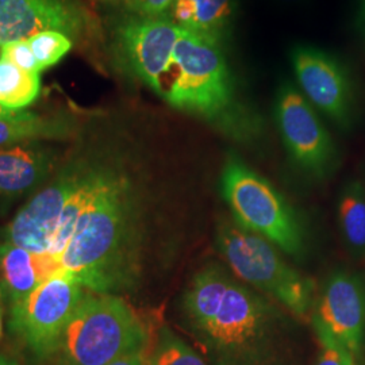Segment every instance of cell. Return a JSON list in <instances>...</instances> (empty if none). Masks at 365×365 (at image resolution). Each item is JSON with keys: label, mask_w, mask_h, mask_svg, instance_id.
<instances>
[{"label": "cell", "mask_w": 365, "mask_h": 365, "mask_svg": "<svg viewBox=\"0 0 365 365\" xmlns=\"http://www.w3.org/2000/svg\"><path fill=\"white\" fill-rule=\"evenodd\" d=\"M149 365H209L187 342L176 336L170 327H163L157 333Z\"/></svg>", "instance_id": "ffe728a7"}, {"label": "cell", "mask_w": 365, "mask_h": 365, "mask_svg": "<svg viewBox=\"0 0 365 365\" xmlns=\"http://www.w3.org/2000/svg\"><path fill=\"white\" fill-rule=\"evenodd\" d=\"M363 3H364V13H365V0H363Z\"/></svg>", "instance_id": "4dcf8cb0"}, {"label": "cell", "mask_w": 365, "mask_h": 365, "mask_svg": "<svg viewBox=\"0 0 365 365\" xmlns=\"http://www.w3.org/2000/svg\"><path fill=\"white\" fill-rule=\"evenodd\" d=\"M149 331L119 295L87 291L66 324L52 365H107L148 349Z\"/></svg>", "instance_id": "277c9868"}, {"label": "cell", "mask_w": 365, "mask_h": 365, "mask_svg": "<svg viewBox=\"0 0 365 365\" xmlns=\"http://www.w3.org/2000/svg\"><path fill=\"white\" fill-rule=\"evenodd\" d=\"M221 192L240 226L289 256L303 255L306 238L295 210L271 182L235 155H229L222 168Z\"/></svg>", "instance_id": "8992f818"}, {"label": "cell", "mask_w": 365, "mask_h": 365, "mask_svg": "<svg viewBox=\"0 0 365 365\" xmlns=\"http://www.w3.org/2000/svg\"><path fill=\"white\" fill-rule=\"evenodd\" d=\"M41 91L39 73L24 71L0 60V105L10 110H25Z\"/></svg>", "instance_id": "d6986e66"}, {"label": "cell", "mask_w": 365, "mask_h": 365, "mask_svg": "<svg viewBox=\"0 0 365 365\" xmlns=\"http://www.w3.org/2000/svg\"><path fill=\"white\" fill-rule=\"evenodd\" d=\"M102 1H114V0H102Z\"/></svg>", "instance_id": "f546056e"}, {"label": "cell", "mask_w": 365, "mask_h": 365, "mask_svg": "<svg viewBox=\"0 0 365 365\" xmlns=\"http://www.w3.org/2000/svg\"><path fill=\"white\" fill-rule=\"evenodd\" d=\"M160 98L235 141L250 143L261 133L260 118L237 93L221 43L187 30L179 31Z\"/></svg>", "instance_id": "3957f363"}, {"label": "cell", "mask_w": 365, "mask_h": 365, "mask_svg": "<svg viewBox=\"0 0 365 365\" xmlns=\"http://www.w3.org/2000/svg\"><path fill=\"white\" fill-rule=\"evenodd\" d=\"M88 21L84 9L73 0H0V46L46 30L80 37Z\"/></svg>", "instance_id": "4fadbf2b"}, {"label": "cell", "mask_w": 365, "mask_h": 365, "mask_svg": "<svg viewBox=\"0 0 365 365\" xmlns=\"http://www.w3.org/2000/svg\"><path fill=\"white\" fill-rule=\"evenodd\" d=\"M86 292L73 274L57 271L10 307V330L36 363L51 361Z\"/></svg>", "instance_id": "52a82bcc"}, {"label": "cell", "mask_w": 365, "mask_h": 365, "mask_svg": "<svg viewBox=\"0 0 365 365\" xmlns=\"http://www.w3.org/2000/svg\"><path fill=\"white\" fill-rule=\"evenodd\" d=\"M235 14V0H175L170 18L182 30L223 45Z\"/></svg>", "instance_id": "2e32d148"}, {"label": "cell", "mask_w": 365, "mask_h": 365, "mask_svg": "<svg viewBox=\"0 0 365 365\" xmlns=\"http://www.w3.org/2000/svg\"><path fill=\"white\" fill-rule=\"evenodd\" d=\"M341 233L349 248L359 256L365 255V191L354 182L345 188L339 205Z\"/></svg>", "instance_id": "ac0fdd59"}, {"label": "cell", "mask_w": 365, "mask_h": 365, "mask_svg": "<svg viewBox=\"0 0 365 365\" xmlns=\"http://www.w3.org/2000/svg\"><path fill=\"white\" fill-rule=\"evenodd\" d=\"M0 60L9 61L14 66L31 73L41 72V68L27 39L13 41L0 46Z\"/></svg>", "instance_id": "7402d4cb"}, {"label": "cell", "mask_w": 365, "mask_h": 365, "mask_svg": "<svg viewBox=\"0 0 365 365\" xmlns=\"http://www.w3.org/2000/svg\"><path fill=\"white\" fill-rule=\"evenodd\" d=\"M312 322L319 341L357 357L365 337L364 280L346 271L330 274L314 299Z\"/></svg>", "instance_id": "9c48e42d"}, {"label": "cell", "mask_w": 365, "mask_h": 365, "mask_svg": "<svg viewBox=\"0 0 365 365\" xmlns=\"http://www.w3.org/2000/svg\"><path fill=\"white\" fill-rule=\"evenodd\" d=\"M185 327L212 365H277L288 337L283 313L222 267L200 268L182 294Z\"/></svg>", "instance_id": "7a4b0ae2"}, {"label": "cell", "mask_w": 365, "mask_h": 365, "mask_svg": "<svg viewBox=\"0 0 365 365\" xmlns=\"http://www.w3.org/2000/svg\"><path fill=\"white\" fill-rule=\"evenodd\" d=\"M179 26L170 16L131 15L117 29V52L135 78L160 96L179 38Z\"/></svg>", "instance_id": "30bf717a"}, {"label": "cell", "mask_w": 365, "mask_h": 365, "mask_svg": "<svg viewBox=\"0 0 365 365\" xmlns=\"http://www.w3.org/2000/svg\"><path fill=\"white\" fill-rule=\"evenodd\" d=\"M149 359H150V354H148L146 349H145V351H140V352L126 354V356H123V357H120V359H118L115 361L107 365H149Z\"/></svg>", "instance_id": "d4e9b609"}, {"label": "cell", "mask_w": 365, "mask_h": 365, "mask_svg": "<svg viewBox=\"0 0 365 365\" xmlns=\"http://www.w3.org/2000/svg\"><path fill=\"white\" fill-rule=\"evenodd\" d=\"M299 90L313 107L341 126L352 120L353 93L339 61L318 48L297 45L289 53Z\"/></svg>", "instance_id": "7c38bea8"}, {"label": "cell", "mask_w": 365, "mask_h": 365, "mask_svg": "<svg viewBox=\"0 0 365 365\" xmlns=\"http://www.w3.org/2000/svg\"><path fill=\"white\" fill-rule=\"evenodd\" d=\"M71 133L72 128L66 119L41 117L26 110L16 117L0 119V146L66 138Z\"/></svg>", "instance_id": "e0dca14e"}, {"label": "cell", "mask_w": 365, "mask_h": 365, "mask_svg": "<svg viewBox=\"0 0 365 365\" xmlns=\"http://www.w3.org/2000/svg\"><path fill=\"white\" fill-rule=\"evenodd\" d=\"M84 158L66 165L37 195L19 210L4 232L6 242L34 253H48L68 197L78 185Z\"/></svg>", "instance_id": "8fae6325"}, {"label": "cell", "mask_w": 365, "mask_h": 365, "mask_svg": "<svg viewBox=\"0 0 365 365\" xmlns=\"http://www.w3.org/2000/svg\"><path fill=\"white\" fill-rule=\"evenodd\" d=\"M3 306H4V300H3L1 295H0V339H1V336H3Z\"/></svg>", "instance_id": "83f0119b"}, {"label": "cell", "mask_w": 365, "mask_h": 365, "mask_svg": "<svg viewBox=\"0 0 365 365\" xmlns=\"http://www.w3.org/2000/svg\"><path fill=\"white\" fill-rule=\"evenodd\" d=\"M22 110H10L3 105H0V119H7V118L16 117Z\"/></svg>", "instance_id": "484cf974"}, {"label": "cell", "mask_w": 365, "mask_h": 365, "mask_svg": "<svg viewBox=\"0 0 365 365\" xmlns=\"http://www.w3.org/2000/svg\"><path fill=\"white\" fill-rule=\"evenodd\" d=\"M0 365H21L15 359L4 354V353H0Z\"/></svg>", "instance_id": "4316f807"}, {"label": "cell", "mask_w": 365, "mask_h": 365, "mask_svg": "<svg viewBox=\"0 0 365 365\" xmlns=\"http://www.w3.org/2000/svg\"><path fill=\"white\" fill-rule=\"evenodd\" d=\"M215 241L238 279L274 298L297 317L312 314L313 280L295 271L272 242L240 226L233 218L218 225Z\"/></svg>", "instance_id": "5b68a950"}, {"label": "cell", "mask_w": 365, "mask_h": 365, "mask_svg": "<svg viewBox=\"0 0 365 365\" xmlns=\"http://www.w3.org/2000/svg\"><path fill=\"white\" fill-rule=\"evenodd\" d=\"M148 194L119 158L58 259L90 292L119 295L140 283L148 241Z\"/></svg>", "instance_id": "6da1fadb"}, {"label": "cell", "mask_w": 365, "mask_h": 365, "mask_svg": "<svg viewBox=\"0 0 365 365\" xmlns=\"http://www.w3.org/2000/svg\"><path fill=\"white\" fill-rule=\"evenodd\" d=\"M319 342L322 345V351L319 353L317 365H356L352 353L330 341Z\"/></svg>", "instance_id": "cb8c5ba5"}, {"label": "cell", "mask_w": 365, "mask_h": 365, "mask_svg": "<svg viewBox=\"0 0 365 365\" xmlns=\"http://www.w3.org/2000/svg\"><path fill=\"white\" fill-rule=\"evenodd\" d=\"M41 71L56 66L72 49V38L61 31L46 30L27 39Z\"/></svg>", "instance_id": "44dd1931"}, {"label": "cell", "mask_w": 365, "mask_h": 365, "mask_svg": "<svg viewBox=\"0 0 365 365\" xmlns=\"http://www.w3.org/2000/svg\"><path fill=\"white\" fill-rule=\"evenodd\" d=\"M131 15L145 18L170 16L175 0H122Z\"/></svg>", "instance_id": "603a6c76"}, {"label": "cell", "mask_w": 365, "mask_h": 365, "mask_svg": "<svg viewBox=\"0 0 365 365\" xmlns=\"http://www.w3.org/2000/svg\"><path fill=\"white\" fill-rule=\"evenodd\" d=\"M274 122L294 164L314 178H325L334 165V143L312 103L289 81L276 93Z\"/></svg>", "instance_id": "ba28073f"}, {"label": "cell", "mask_w": 365, "mask_h": 365, "mask_svg": "<svg viewBox=\"0 0 365 365\" xmlns=\"http://www.w3.org/2000/svg\"><path fill=\"white\" fill-rule=\"evenodd\" d=\"M60 269L51 255L0 242V295L10 307Z\"/></svg>", "instance_id": "9a60e30c"}, {"label": "cell", "mask_w": 365, "mask_h": 365, "mask_svg": "<svg viewBox=\"0 0 365 365\" xmlns=\"http://www.w3.org/2000/svg\"><path fill=\"white\" fill-rule=\"evenodd\" d=\"M54 155L38 141L0 146V197L25 195L52 173Z\"/></svg>", "instance_id": "5bb4252c"}, {"label": "cell", "mask_w": 365, "mask_h": 365, "mask_svg": "<svg viewBox=\"0 0 365 365\" xmlns=\"http://www.w3.org/2000/svg\"><path fill=\"white\" fill-rule=\"evenodd\" d=\"M283 1H288V3H295V1H298V0H283Z\"/></svg>", "instance_id": "f1b7e54d"}]
</instances>
